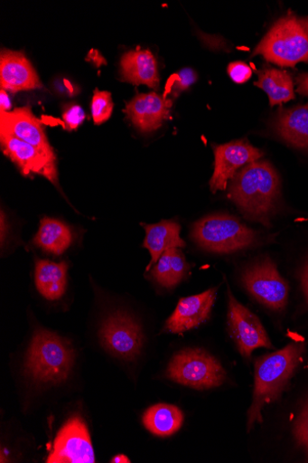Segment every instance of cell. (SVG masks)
I'll return each instance as SVG.
<instances>
[{
    "label": "cell",
    "instance_id": "cell-12",
    "mask_svg": "<svg viewBox=\"0 0 308 463\" xmlns=\"http://www.w3.org/2000/svg\"><path fill=\"white\" fill-rule=\"evenodd\" d=\"M0 133H6L33 146L49 159L57 162L42 121L34 116L30 107L0 112Z\"/></svg>",
    "mask_w": 308,
    "mask_h": 463
},
{
    "label": "cell",
    "instance_id": "cell-27",
    "mask_svg": "<svg viewBox=\"0 0 308 463\" xmlns=\"http://www.w3.org/2000/svg\"><path fill=\"white\" fill-rule=\"evenodd\" d=\"M62 119L66 130H76L85 119L84 110L79 105H70L64 110Z\"/></svg>",
    "mask_w": 308,
    "mask_h": 463
},
{
    "label": "cell",
    "instance_id": "cell-22",
    "mask_svg": "<svg viewBox=\"0 0 308 463\" xmlns=\"http://www.w3.org/2000/svg\"><path fill=\"white\" fill-rule=\"evenodd\" d=\"M143 422L152 434L158 437H169L182 429L184 414L177 406L161 403L145 411Z\"/></svg>",
    "mask_w": 308,
    "mask_h": 463
},
{
    "label": "cell",
    "instance_id": "cell-20",
    "mask_svg": "<svg viewBox=\"0 0 308 463\" xmlns=\"http://www.w3.org/2000/svg\"><path fill=\"white\" fill-rule=\"evenodd\" d=\"M68 265L37 260L35 263V285L41 296L48 300L60 299L67 286Z\"/></svg>",
    "mask_w": 308,
    "mask_h": 463
},
{
    "label": "cell",
    "instance_id": "cell-7",
    "mask_svg": "<svg viewBox=\"0 0 308 463\" xmlns=\"http://www.w3.org/2000/svg\"><path fill=\"white\" fill-rule=\"evenodd\" d=\"M245 288L260 304L273 310H282L288 300L289 288L270 260H262L249 267L242 276Z\"/></svg>",
    "mask_w": 308,
    "mask_h": 463
},
{
    "label": "cell",
    "instance_id": "cell-6",
    "mask_svg": "<svg viewBox=\"0 0 308 463\" xmlns=\"http://www.w3.org/2000/svg\"><path fill=\"white\" fill-rule=\"evenodd\" d=\"M167 376L174 383L203 391L221 386L227 373L221 364L201 349H187L175 354Z\"/></svg>",
    "mask_w": 308,
    "mask_h": 463
},
{
    "label": "cell",
    "instance_id": "cell-10",
    "mask_svg": "<svg viewBox=\"0 0 308 463\" xmlns=\"http://www.w3.org/2000/svg\"><path fill=\"white\" fill-rule=\"evenodd\" d=\"M48 463H94L89 431L79 416H73L58 433Z\"/></svg>",
    "mask_w": 308,
    "mask_h": 463
},
{
    "label": "cell",
    "instance_id": "cell-31",
    "mask_svg": "<svg viewBox=\"0 0 308 463\" xmlns=\"http://www.w3.org/2000/svg\"><path fill=\"white\" fill-rule=\"evenodd\" d=\"M12 109V101L7 91H0V112H8Z\"/></svg>",
    "mask_w": 308,
    "mask_h": 463
},
{
    "label": "cell",
    "instance_id": "cell-15",
    "mask_svg": "<svg viewBox=\"0 0 308 463\" xmlns=\"http://www.w3.org/2000/svg\"><path fill=\"white\" fill-rule=\"evenodd\" d=\"M172 105L170 99L157 93L141 94L126 104L125 113L138 130L151 133L169 118Z\"/></svg>",
    "mask_w": 308,
    "mask_h": 463
},
{
    "label": "cell",
    "instance_id": "cell-24",
    "mask_svg": "<svg viewBox=\"0 0 308 463\" xmlns=\"http://www.w3.org/2000/svg\"><path fill=\"white\" fill-rule=\"evenodd\" d=\"M187 269L188 264L182 250L172 248L163 252L151 274L161 286L173 288L183 279Z\"/></svg>",
    "mask_w": 308,
    "mask_h": 463
},
{
    "label": "cell",
    "instance_id": "cell-1",
    "mask_svg": "<svg viewBox=\"0 0 308 463\" xmlns=\"http://www.w3.org/2000/svg\"><path fill=\"white\" fill-rule=\"evenodd\" d=\"M228 188L229 198L247 219L271 226L281 188L279 176L268 161L247 164L231 179Z\"/></svg>",
    "mask_w": 308,
    "mask_h": 463
},
{
    "label": "cell",
    "instance_id": "cell-26",
    "mask_svg": "<svg viewBox=\"0 0 308 463\" xmlns=\"http://www.w3.org/2000/svg\"><path fill=\"white\" fill-rule=\"evenodd\" d=\"M114 104L111 94L97 90L91 104V111L95 124L100 125L108 120L112 115Z\"/></svg>",
    "mask_w": 308,
    "mask_h": 463
},
{
    "label": "cell",
    "instance_id": "cell-3",
    "mask_svg": "<svg viewBox=\"0 0 308 463\" xmlns=\"http://www.w3.org/2000/svg\"><path fill=\"white\" fill-rule=\"evenodd\" d=\"M74 361L70 345L45 330L34 332L25 361L26 373L42 384H59L69 377Z\"/></svg>",
    "mask_w": 308,
    "mask_h": 463
},
{
    "label": "cell",
    "instance_id": "cell-25",
    "mask_svg": "<svg viewBox=\"0 0 308 463\" xmlns=\"http://www.w3.org/2000/svg\"><path fill=\"white\" fill-rule=\"evenodd\" d=\"M197 78V73L191 68L183 69L178 73L173 74L166 81L163 97L168 99V96H171L173 99H177L192 86Z\"/></svg>",
    "mask_w": 308,
    "mask_h": 463
},
{
    "label": "cell",
    "instance_id": "cell-8",
    "mask_svg": "<svg viewBox=\"0 0 308 463\" xmlns=\"http://www.w3.org/2000/svg\"><path fill=\"white\" fill-rule=\"evenodd\" d=\"M99 335L105 349L124 360H135L144 346L140 325L123 313L117 312L108 317L101 326Z\"/></svg>",
    "mask_w": 308,
    "mask_h": 463
},
{
    "label": "cell",
    "instance_id": "cell-18",
    "mask_svg": "<svg viewBox=\"0 0 308 463\" xmlns=\"http://www.w3.org/2000/svg\"><path fill=\"white\" fill-rule=\"evenodd\" d=\"M274 128L288 145L308 150V104L278 111Z\"/></svg>",
    "mask_w": 308,
    "mask_h": 463
},
{
    "label": "cell",
    "instance_id": "cell-13",
    "mask_svg": "<svg viewBox=\"0 0 308 463\" xmlns=\"http://www.w3.org/2000/svg\"><path fill=\"white\" fill-rule=\"evenodd\" d=\"M0 146L23 175H41L59 186L57 162L49 159L38 148L6 133H0Z\"/></svg>",
    "mask_w": 308,
    "mask_h": 463
},
{
    "label": "cell",
    "instance_id": "cell-29",
    "mask_svg": "<svg viewBox=\"0 0 308 463\" xmlns=\"http://www.w3.org/2000/svg\"><path fill=\"white\" fill-rule=\"evenodd\" d=\"M228 71L231 79L237 83H245L252 76L251 68L242 61L230 63Z\"/></svg>",
    "mask_w": 308,
    "mask_h": 463
},
{
    "label": "cell",
    "instance_id": "cell-21",
    "mask_svg": "<svg viewBox=\"0 0 308 463\" xmlns=\"http://www.w3.org/2000/svg\"><path fill=\"white\" fill-rule=\"evenodd\" d=\"M257 75L258 80L255 82V86L268 95L272 107L294 99V80L288 71L275 68H264L257 71Z\"/></svg>",
    "mask_w": 308,
    "mask_h": 463
},
{
    "label": "cell",
    "instance_id": "cell-16",
    "mask_svg": "<svg viewBox=\"0 0 308 463\" xmlns=\"http://www.w3.org/2000/svg\"><path fill=\"white\" fill-rule=\"evenodd\" d=\"M217 288L208 289L198 296L182 298L167 319L165 330L183 333L204 323L210 315L216 299Z\"/></svg>",
    "mask_w": 308,
    "mask_h": 463
},
{
    "label": "cell",
    "instance_id": "cell-32",
    "mask_svg": "<svg viewBox=\"0 0 308 463\" xmlns=\"http://www.w3.org/2000/svg\"><path fill=\"white\" fill-rule=\"evenodd\" d=\"M302 285L308 301V265L305 266L302 272Z\"/></svg>",
    "mask_w": 308,
    "mask_h": 463
},
{
    "label": "cell",
    "instance_id": "cell-23",
    "mask_svg": "<svg viewBox=\"0 0 308 463\" xmlns=\"http://www.w3.org/2000/svg\"><path fill=\"white\" fill-rule=\"evenodd\" d=\"M73 232L66 223L51 218L41 221L40 228L33 238V243L39 248L61 256L71 245Z\"/></svg>",
    "mask_w": 308,
    "mask_h": 463
},
{
    "label": "cell",
    "instance_id": "cell-11",
    "mask_svg": "<svg viewBox=\"0 0 308 463\" xmlns=\"http://www.w3.org/2000/svg\"><path fill=\"white\" fill-rule=\"evenodd\" d=\"M214 172L210 182V190H227L229 182L242 167L259 160L263 152L247 140L233 141L221 146H213Z\"/></svg>",
    "mask_w": 308,
    "mask_h": 463
},
{
    "label": "cell",
    "instance_id": "cell-2",
    "mask_svg": "<svg viewBox=\"0 0 308 463\" xmlns=\"http://www.w3.org/2000/svg\"><path fill=\"white\" fill-rule=\"evenodd\" d=\"M303 351V343H292L281 351L256 360L253 402L247 416L248 431L255 422L262 423V408L278 400L300 363Z\"/></svg>",
    "mask_w": 308,
    "mask_h": 463
},
{
    "label": "cell",
    "instance_id": "cell-5",
    "mask_svg": "<svg viewBox=\"0 0 308 463\" xmlns=\"http://www.w3.org/2000/svg\"><path fill=\"white\" fill-rule=\"evenodd\" d=\"M191 237L201 248L219 254H230L259 241L255 231L226 214L201 219L194 224Z\"/></svg>",
    "mask_w": 308,
    "mask_h": 463
},
{
    "label": "cell",
    "instance_id": "cell-33",
    "mask_svg": "<svg viewBox=\"0 0 308 463\" xmlns=\"http://www.w3.org/2000/svg\"><path fill=\"white\" fill-rule=\"evenodd\" d=\"M112 462H130V460L125 455H117L113 459Z\"/></svg>",
    "mask_w": 308,
    "mask_h": 463
},
{
    "label": "cell",
    "instance_id": "cell-17",
    "mask_svg": "<svg viewBox=\"0 0 308 463\" xmlns=\"http://www.w3.org/2000/svg\"><path fill=\"white\" fill-rule=\"evenodd\" d=\"M122 80L141 86L145 84L153 90H158L160 78L157 61L150 51L129 52L123 55L120 61Z\"/></svg>",
    "mask_w": 308,
    "mask_h": 463
},
{
    "label": "cell",
    "instance_id": "cell-19",
    "mask_svg": "<svg viewBox=\"0 0 308 463\" xmlns=\"http://www.w3.org/2000/svg\"><path fill=\"white\" fill-rule=\"evenodd\" d=\"M142 225L146 232L144 247L149 250L152 257L146 271L157 263L165 250L186 246V242L181 238L182 227L177 222L163 221L157 224Z\"/></svg>",
    "mask_w": 308,
    "mask_h": 463
},
{
    "label": "cell",
    "instance_id": "cell-28",
    "mask_svg": "<svg viewBox=\"0 0 308 463\" xmlns=\"http://www.w3.org/2000/svg\"><path fill=\"white\" fill-rule=\"evenodd\" d=\"M294 433L299 443L303 446L308 452V403L303 408L297 420Z\"/></svg>",
    "mask_w": 308,
    "mask_h": 463
},
{
    "label": "cell",
    "instance_id": "cell-30",
    "mask_svg": "<svg viewBox=\"0 0 308 463\" xmlns=\"http://www.w3.org/2000/svg\"><path fill=\"white\" fill-rule=\"evenodd\" d=\"M296 92L302 96H308V73H303L296 79Z\"/></svg>",
    "mask_w": 308,
    "mask_h": 463
},
{
    "label": "cell",
    "instance_id": "cell-14",
    "mask_svg": "<svg viewBox=\"0 0 308 463\" xmlns=\"http://www.w3.org/2000/svg\"><path fill=\"white\" fill-rule=\"evenodd\" d=\"M0 87L18 93L42 89V84L23 52L5 50L0 55Z\"/></svg>",
    "mask_w": 308,
    "mask_h": 463
},
{
    "label": "cell",
    "instance_id": "cell-4",
    "mask_svg": "<svg viewBox=\"0 0 308 463\" xmlns=\"http://www.w3.org/2000/svg\"><path fill=\"white\" fill-rule=\"evenodd\" d=\"M253 55H261L281 67L308 63V16L289 14L278 20L260 41Z\"/></svg>",
    "mask_w": 308,
    "mask_h": 463
},
{
    "label": "cell",
    "instance_id": "cell-9",
    "mask_svg": "<svg viewBox=\"0 0 308 463\" xmlns=\"http://www.w3.org/2000/svg\"><path fill=\"white\" fill-rule=\"evenodd\" d=\"M229 327L241 355L251 356L257 348H273L268 334L260 320L241 305L229 289Z\"/></svg>",
    "mask_w": 308,
    "mask_h": 463
}]
</instances>
